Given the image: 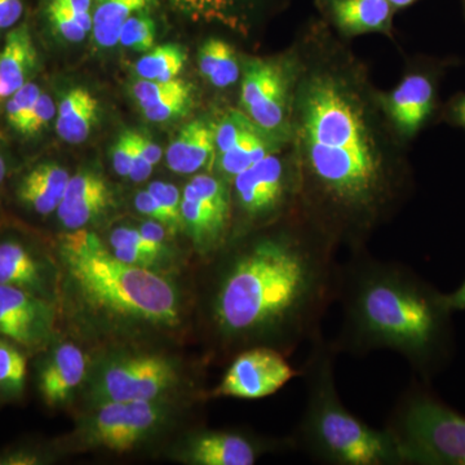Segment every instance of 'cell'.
Here are the masks:
<instances>
[{
  "label": "cell",
  "mask_w": 465,
  "mask_h": 465,
  "mask_svg": "<svg viewBox=\"0 0 465 465\" xmlns=\"http://www.w3.org/2000/svg\"><path fill=\"white\" fill-rule=\"evenodd\" d=\"M367 104L351 79L317 67L292 96L299 211L336 246L366 249L406 192L402 168L382 150Z\"/></svg>",
  "instance_id": "6da1fadb"
},
{
  "label": "cell",
  "mask_w": 465,
  "mask_h": 465,
  "mask_svg": "<svg viewBox=\"0 0 465 465\" xmlns=\"http://www.w3.org/2000/svg\"><path fill=\"white\" fill-rule=\"evenodd\" d=\"M338 246L300 211L244 242L216 272L208 321L216 341L237 353L277 349L292 356L322 332L338 300Z\"/></svg>",
  "instance_id": "7a4b0ae2"
},
{
  "label": "cell",
  "mask_w": 465,
  "mask_h": 465,
  "mask_svg": "<svg viewBox=\"0 0 465 465\" xmlns=\"http://www.w3.org/2000/svg\"><path fill=\"white\" fill-rule=\"evenodd\" d=\"M339 353L366 357L391 351L405 358L421 381L442 371L454 353V329L445 293L411 268L381 260L366 249L341 262L338 300Z\"/></svg>",
  "instance_id": "3957f363"
},
{
  "label": "cell",
  "mask_w": 465,
  "mask_h": 465,
  "mask_svg": "<svg viewBox=\"0 0 465 465\" xmlns=\"http://www.w3.org/2000/svg\"><path fill=\"white\" fill-rule=\"evenodd\" d=\"M302 378L305 405L291 433L296 450L327 465H402L396 443L387 430H378L354 415L336 387V360L341 356L332 339L321 332L311 342Z\"/></svg>",
  "instance_id": "277c9868"
},
{
  "label": "cell",
  "mask_w": 465,
  "mask_h": 465,
  "mask_svg": "<svg viewBox=\"0 0 465 465\" xmlns=\"http://www.w3.org/2000/svg\"><path fill=\"white\" fill-rule=\"evenodd\" d=\"M60 258L85 302L110 316L173 327L180 299L173 283L152 269L116 258L94 232L63 235Z\"/></svg>",
  "instance_id": "5b68a950"
},
{
  "label": "cell",
  "mask_w": 465,
  "mask_h": 465,
  "mask_svg": "<svg viewBox=\"0 0 465 465\" xmlns=\"http://www.w3.org/2000/svg\"><path fill=\"white\" fill-rule=\"evenodd\" d=\"M427 381H412L391 407L385 430L402 465H465V416Z\"/></svg>",
  "instance_id": "8992f818"
},
{
  "label": "cell",
  "mask_w": 465,
  "mask_h": 465,
  "mask_svg": "<svg viewBox=\"0 0 465 465\" xmlns=\"http://www.w3.org/2000/svg\"><path fill=\"white\" fill-rule=\"evenodd\" d=\"M232 183L237 206L250 222L274 224L299 211L296 164L290 166L277 153L237 174Z\"/></svg>",
  "instance_id": "52a82bcc"
},
{
  "label": "cell",
  "mask_w": 465,
  "mask_h": 465,
  "mask_svg": "<svg viewBox=\"0 0 465 465\" xmlns=\"http://www.w3.org/2000/svg\"><path fill=\"white\" fill-rule=\"evenodd\" d=\"M292 72L280 61L251 60L243 70L241 105L266 134L282 140L292 130Z\"/></svg>",
  "instance_id": "ba28073f"
},
{
  "label": "cell",
  "mask_w": 465,
  "mask_h": 465,
  "mask_svg": "<svg viewBox=\"0 0 465 465\" xmlns=\"http://www.w3.org/2000/svg\"><path fill=\"white\" fill-rule=\"evenodd\" d=\"M182 216L183 229L201 255L222 250L232 217V193L226 180L207 173L193 177L183 189Z\"/></svg>",
  "instance_id": "9c48e42d"
},
{
  "label": "cell",
  "mask_w": 465,
  "mask_h": 465,
  "mask_svg": "<svg viewBox=\"0 0 465 465\" xmlns=\"http://www.w3.org/2000/svg\"><path fill=\"white\" fill-rule=\"evenodd\" d=\"M289 357L269 347H252L235 354L213 399L262 400L273 396L293 379L302 378Z\"/></svg>",
  "instance_id": "30bf717a"
},
{
  "label": "cell",
  "mask_w": 465,
  "mask_h": 465,
  "mask_svg": "<svg viewBox=\"0 0 465 465\" xmlns=\"http://www.w3.org/2000/svg\"><path fill=\"white\" fill-rule=\"evenodd\" d=\"M179 381L173 363L161 356H134L116 361L105 370L96 385L104 402L155 401Z\"/></svg>",
  "instance_id": "8fae6325"
},
{
  "label": "cell",
  "mask_w": 465,
  "mask_h": 465,
  "mask_svg": "<svg viewBox=\"0 0 465 465\" xmlns=\"http://www.w3.org/2000/svg\"><path fill=\"white\" fill-rule=\"evenodd\" d=\"M295 450L291 434L277 439H255L231 430H203L188 440L183 455L195 465H252L266 452Z\"/></svg>",
  "instance_id": "7c38bea8"
},
{
  "label": "cell",
  "mask_w": 465,
  "mask_h": 465,
  "mask_svg": "<svg viewBox=\"0 0 465 465\" xmlns=\"http://www.w3.org/2000/svg\"><path fill=\"white\" fill-rule=\"evenodd\" d=\"M163 412L155 401L101 403L92 424V440L112 451H128L158 427Z\"/></svg>",
  "instance_id": "4fadbf2b"
},
{
  "label": "cell",
  "mask_w": 465,
  "mask_h": 465,
  "mask_svg": "<svg viewBox=\"0 0 465 465\" xmlns=\"http://www.w3.org/2000/svg\"><path fill=\"white\" fill-rule=\"evenodd\" d=\"M52 309L45 298L0 284V335L25 348L41 345L50 335Z\"/></svg>",
  "instance_id": "5bb4252c"
},
{
  "label": "cell",
  "mask_w": 465,
  "mask_h": 465,
  "mask_svg": "<svg viewBox=\"0 0 465 465\" xmlns=\"http://www.w3.org/2000/svg\"><path fill=\"white\" fill-rule=\"evenodd\" d=\"M434 87L423 74H410L381 99L382 109L401 136L412 137L434 108Z\"/></svg>",
  "instance_id": "9a60e30c"
},
{
  "label": "cell",
  "mask_w": 465,
  "mask_h": 465,
  "mask_svg": "<svg viewBox=\"0 0 465 465\" xmlns=\"http://www.w3.org/2000/svg\"><path fill=\"white\" fill-rule=\"evenodd\" d=\"M112 201V192L105 180L91 171H82L70 177L56 213L61 224L76 231L100 216Z\"/></svg>",
  "instance_id": "2e32d148"
},
{
  "label": "cell",
  "mask_w": 465,
  "mask_h": 465,
  "mask_svg": "<svg viewBox=\"0 0 465 465\" xmlns=\"http://www.w3.org/2000/svg\"><path fill=\"white\" fill-rule=\"evenodd\" d=\"M318 5L342 35L391 33L396 8L388 0H318Z\"/></svg>",
  "instance_id": "e0dca14e"
},
{
  "label": "cell",
  "mask_w": 465,
  "mask_h": 465,
  "mask_svg": "<svg viewBox=\"0 0 465 465\" xmlns=\"http://www.w3.org/2000/svg\"><path fill=\"white\" fill-rule=\"evenodd\" d=\"M87 369L84 351L72 342L60 345L45 361L39 374V391L48 406L65 402L81 384Z\"/></svg>",
  "instance_id": "ac0fdd59"
},
{
  "label": "cell",
  "mask_w": 465,
  "mask_h": 465,
  "mask_svg": "<svg viewBox=\"0 0 465 465\" xmlns=\"http://www.w3.org/2000/svg\"><path fill=\"white\" fill-rule=\"evenodd\" d=\"M167 164L173 173L188 174L213 163L216 158L215 127L204 121L185 125L167 149Z\"/></svg>",
  "instance_id": "d6986e66"
},
{
  "label": "cell",
  "mask_w": 465,
  "mask_h": 465,
  "mask_svg": "<svg viewBox=\"0 0 465 465\" xmlns=\"http://www.w3.org/2000/svg\"><path fill=\"white\" fill-rule=\"evenodd\" d=\"M35 65L36 50L29 27H15L8 33L0 52V99L11 96L23 87Z\"/></svg>",
  "instance_id": "ffe728a7"
},
{
  "label": "cell",
  "mask_w": 465,
  "mask_h": 465,
  "mask_svg": "<svg viewBox=\"0 0 465 465\" xmlns=\"http://www.w3.org/2000/svg\"><path fill=\"white\" fill-rule=\"evenodd\" d=\"M69 180L65 168L43 163L24 177L18 186V198L39 215H50L56 213Z\"/></svg>",
  "instance_id": "44dd1931"
},
{
  "label": "cell",
  "mask_w": 465,
  "mask_h": 465,
  "mask_svg": "<svg viewBox=\"0 0 465 465\" xmlns=\"http://www.w3.org/2000/svg\"><path fill=\"white\" fill-rule=\"evenodd\" d=\"M0 284L18 287L43 298L45 290L43 264L20 242H0Z\"/></svg>",
  "instance_id": "7402d4cb"
},
{
  "label": "cell",
  "mask_w": 465,
  "mask_h": 465,
  "mask_svg": "<svg viewBox=\"0 0 465 465\" xmlns=\"http://www.w3.org/2000/svg\"><path fill=\"white\" fill-rule=\"evenodd\" d=\"M99 103L90 92L74 88L58 106L56 131L64 142L81 143L96 124Z\"/></svg>",
  "instance_id": "603a6c76"
},
{
  "label": "cell",
  "mask_w": 465,
  "mask_h": 465,
  "mask_svg": "<svg viewBox=\"0 0 465 465\" xmlns=\"http://www.w3.org/2000/svg\"><path fill=\"white\" fill-rule=\"evenodd\" d=\"M280 143L281 140L273 134L256 128L228 152L216 155V166L223 174V179H234L237 174L249 170L262 159L275 154Z\"/></svg>",
  "instance_id": "cb8c5ba5"
},
{
  "label": "cell",
  "mask_w": 465,
  "mask_h": 465,
  "mask_svg": "<svg viewBox=\"0 0 465 465\" xmlns=\"http://www.w3.org/2000/svg\"><path fill=\"white\" fill-rule=\"evenodd\" d=\"M153 0H97L92 15V32L100 47L118 45L128 18L146 11Z\"/></svg>",
  "instance_id": "d4e9b609"
},
{
  "label": "cell",
  "mask_w": 465,
  "mask_h": 465,
  "mask_svg": "<svg viewBox=\"0 0 465 465\" xmlns=\"http://www.w3.org/2000/svg\"><path fill=\"white\" fill-rule=\"evenodd\" d=\"M202 75L215 87L225 88L240 78L237 56L228 43L222 39H208L198 54Z\"/></svg>",
  "instance_id": "484cf974"
},
{
  "label": "cell",
  "mask_w": 465,
  "mask_h": 465,
  "mask_svg": "<svg viewBox=\"0 0 465 465\" xmlns=\"http://www.w3.org/2000/svg\"><path fill=\"white\" fill-rule=\"evenodd\" d=\"M186 58L188 54L180 45H159L137 61L136 72L143 79L170 82L180 74Z\"/></svg>",
  "instance_id": "4316f807"
},
{
  "label": "cell",
  "mask_w": 465,
  "mask_h": 465,
  "mask_svg": "<svg viewBox=\"0 0 465 465\" xmlns=\"http://www.w3.org/2000/svg\"><path fill=\"white\" fill-rule=\"evenodd\" d=\"M45 14L54 30L69 42H82L92 29L91 12H82L70 0H47Z\"/></svg>",
  "instance_id": "83f0119b"
},
{
  "label": "cell",
  "mask_w": 465,
  "mask_h": 465,
  "mask_svg": "<svg viewBox=\"0 0 465 465\" xmlns=\"http://www.w3.org/2000/svg\"><path fill=\"white\" fill-rule=\"evenodd\" d=\"M26 357L11 342L0 341V391L20 393L25 384Z\"/></svg>",
  "instance_id": "f1b7e54d"
},
{
  "label": "cell",
  "mask_w": 465,
  "mask_h": 465,
  "mask_svg": "<svg viewBox=\"0 0 465 465\" xmlns=\"http://www.w3.org/2000/svg\"><path fill=\"white\" fill-rule=\"evenodd\" d=\"M256 128H259L258 125L246 114L240 112L229 113L215 127L216 155L228 152Z\"/></svg>",
  "instance_id": "f546056e"
},
{
  "label": "cell",
  "mask_w": 465,
  "mask_h": 465,
  "mask_svg": "<svg viewBox=\"0 0 465 465\" xmlns=\"http://www.w3.org/2000/svg\"><path fill=\"white\" fill-rule=\"evenodd\" d=\"M119 43L139 52L153 50L155 43L154 20L143 12L134 15L124 24Z\"/></svg>",
  "instance_id": "4dcf8cb0"
},
{
  "label": "cell",
  "mask_w": 465,
  "mask_h": 465,
  "mask_svg": "<svg viewBox=\"0 0 465 465\" xmlns=\"http://www.w3.org/2000/svg\"><path fill=\"white\" fill-rule=\"evenodd\" d=\"M191 84L182 79H173L170 82L149 81L142 79L134 85V96L139 103L140 108L145 109L167 99L179 92L189 90Z\"/></svg>",
  "instance_id": "1f68e13d"
},
{
  "label": "cell",
  "mask_w": 465,
  "mask_h": 465,
  "mask_svg": "<svg viewBox=\"0 0 465 465\" xmlns=\"http://www.w3.org/2000/svg\"><path fill=\"white\" fill-rule=\"evenodd\" d=\"M41 94L42 91L39 90L38 85L32 84V82H26L23 87L18 88L14 94L9 96L7 108H5L8 124L18 133L23 131L27 116H29Z\"/></svg>",
  "instance_id": "d6a6232c"
},
{
  "label": "cell",
  "mask_w": 465,
  "mask_h": 465,
  "mask_svg": "<svg viewBox=\"0 0 465 465\" xmlns=\"http://www.w3.org/2000/svg\"><path fill=\"white\" fill-rule=\"evenodd\" d=\"M148 191L154 195L155 200L163 208L170 222V231L177 232L183 229L182 216V197L179 189L171 183L155 182L149 185Z\"/></svg>",
  "instance_id": "836d02e7"
},
{
  "label": "cell",
  "mask_w": 465,
  "mask_h": 465,
  "mask_svg": "<svg viewBox=\"0 0 465 465\" xmlns=\"http://www.w3.org/2000/svg\"><path fill=\"white\" fill-rule=\"evenodd\" d=\"M192 106V88L179 92L158 104L143 109V115L152 122H167L185 115Z\"/></svg>",
  "instance_id": "e575fe53"
},
{
  "label": "cell",
  "mask_w": 465,
  "mask_h": 465,
  "mask_svg": "<svg viewBox=\"0 0 465 465\" xmlns=\"http://www.w3.org/2000/svg\"><path fill=\"white\" fill-rule=\"evenodd\" d=\"M136 148V133L124 131L113 148V166L119 176H130Z\"/></svg>",
  "instance_id": "d590c367"
},
{
  "label": "cell",
  "mask_w": 465,
  "mask_h": 465,
  "mask_svg": "<svg viewBox=\"0 0 465 465\" xmlns=\"http://www.w3.org/2000/svg\"><path fill=\"white\" fill-rule=\"evenodd\" d=\"M110 244H112L113 249H118V247H136V249L148 251L153 255H157L158 258H161L164 252L163 249L155 246L154 243L146 240L142 232L131 228L115 229L112 235H110Z\"/></svg>",
  "instance_id": "8d00e7d4"
},
{
  "label": "cell",
  "mask_w": 465,
  "mask_h": 465,
  "mask_svg": "<svg viewBox=\"0 0 465 465\" xmlns=\"http://www.w3.org/2000/svg\"><path fill=\"white\" fill-rule=\"evenodd\" d=\"M54 114H56V106H54V100L48 94H42L29 116H27L26 124L24 125L21 134H38L45 125L48 124Z\"/></svg>",
  "instance_id": "74e56055"
},
{
  "label": "cell",
  "mask_w": 465,
  "mask_h": 465,
  "mask_svg": "<svg viewBox=\"0 0 465 465\" xmlns=\"http://www.w3.org/2000/svg\"><path fill=\"white\" fill-rule=\"evenodd\" d=\"M176 5L194 12L198 16L224 17L237 0H173Z\"/></svg>",
  "instance_id": "f35d334b"
},
{
  "label": "cell",
  "mask_w": 465,
  "mask_h": 465,
  "mask_svg": "<svg viewBox=\"0 0 465 465\" xmlns=\"http://www.w3.org/2000/svg\"><path fill=\"white\" fill-rule=\"evenodd\" d=\"M134 204H136L137 211L143 215L150 217L154 222L159 223L167 229H170V222L163 208L155 200L154 195L149 191L140 192L134 198Z\"/></svg>",
  "instance_id": "ab89813d"
},
{
  "label": "cell",
  "mask_w": 465,
  "mask_h": 465,
  "mask_svg": "<svg viewBox=\"0 0 465 465\" xmlns=\"http://www.w3.org/2000/svg\"><path fill=\"white\" fill-rule=\"evenodd\" d=\"M113 250H114L113 252L116 258L121 259L122 262L143 266V268L150 269L153 265L157 264L159 260L157 255H153L145 250L136 249V247H118V249Z\"/></svg>",
  "instance_id": "60d3db41"
},
{
  "label": "cell",
  "mask_w": 465,
  "mask_h": 465,
  "mask_svg": "<svg viewBox=\"0 0 465 465\" xmlns=\"http://www.w3.org/2000/svg\"><path fill=\"white\" fill-rule=\"evenodd\" d=\"M23 12V0H0V29L16 25Z\"/></svg>",
  "instance_id": "b9f144b4"
},
{
  "label": "cell",
  "mask_w": 465,
  "mask_h": 465,
  "mask_svg": "<svg viewBox=\"0 0 465 465\" xmlns=\"http://www.w3.org/2000/svg\"><path fill=\"white\" fill-rule=\"evenodd\" d=\"M153 168H154V166H153L148 159H146L145 155H143L136 133V148H134V163L133 168H131L130 176L128 177H130L133 182H143V180L148 179L150 173H152Z\"/></svg>",
  "instance_id": "7bdbcfd3"
},
{
  "label": "cell",
  "mask_w": 465,
  "mask_h": 465,
  "mask_svg": "<svg viewBox=\"0 0 465 465\" xmlns=\"http://www.w3.org/2000/svg\"><path fill=\"white\" fill-rule=\"evenodd\" d=\"M140 232H142V234L146 240H149L152 243H154L155 246L164 250V235L166 234H164L163 225L153 220V222L143 224L142 228H140Z\"/></svg>",
  "instance_id": "ee69618b"
},
{
  "label": "cell",
  "mask_w": 465,
  "mask_h": 465,
  "mask_svg": "<svg viewBox=\"0 0 465 465\" xmlns=\"http://www.w3.org/2000/svg\"><path fill=\"white\" fill-rule=\"evenodd\" d=\"M137 139H139L140 146H142L143 155L146 159L155 166L162 158V150L159 145L149 139L145 134H137Z\"/></svg>",
  "instance_id": "f6af8a7d"
},
{
  "label": "cell",
  "mask_w": 465,
  "mask_h": 465,
  "mask_svg": "<svg viewBox=\"0 0 465 465\" xmlns=\"http://www.w3.org/2000/svg\"><path fill=\"white\" fill-rule=\"evenodd\" d=\"M445 300L452 312H465V281L454 292L448 293V295L445 293Z\"/></svg>",
  "instance_id": "bcb514c9"
},
{
  "label": "cell",
  "mask_w": 465,
  "mask_h": 465,
  "mask_svg": "<svg viewBox=\"0 0 465 465\" xmlns=\"http://www.w3.org/2000/svg\"><path fill=\"white\" fill-rule=\"evenodd\" d=\"M396 11L399 9L410 7V5H414V3L418 2V0H388Z\"/></svg>",
  "instance_id": "7dc6e473"
},
{
  "label": "cell",
  "mask_w": 465,
  "mask_h": 465,
  "mask_svg": "<svg viewBox=\"0 0 465 465\" xmlns=\"http://www.w3.org/2000/svg\"><path fill=\"white\" fill-rule=\"evenodd\" d=\"M457 114L459 121L461 122V124L465 127V99L460 101L457 108Z\"/></svg>",
  "instance_id": "c3c4849f"
},
{
  "label": "cell",
  "mask_w": 465,
  "mask_h": 465,
  "mask_svg": "<svg viewBox=\"0 0 465 465\" xmlns=\"http://www.w3.org/2000/svg\"><path fill=\"white\" fill-rule=\"evenodd\" d=\"M5 161H3L2 155H0V183L5 180Z\"/></svg>",
  "instance_id": "681fc988"
}]
</instances>
